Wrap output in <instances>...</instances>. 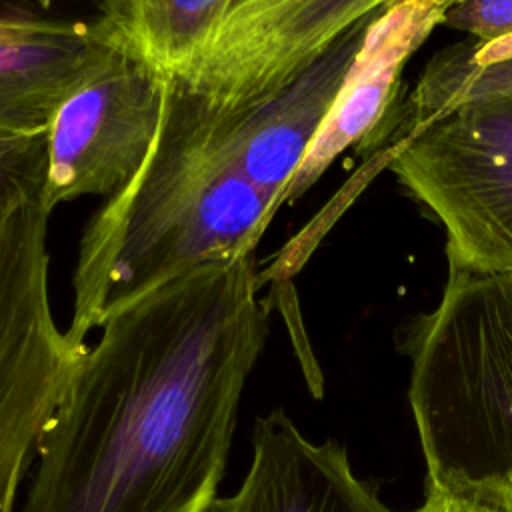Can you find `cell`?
I'll list each match as a JSON object with an SVG mask.
<instances>
[{
  "instance_id": "277c9868",
  "label": "cell",
  "mask_w": 512,
  "mask_h": 512,
  "mask_svg": "<svg viewBox=\"0 0 512 512\" xmlns=\"http://www.w3.org/2000/svg\"><path fill=\"white\" fill-rule=\"evenodd\" d=\"M40 192H24L0 224V512H14L40 436L88 348L74 344L52 314V212Z\"/></svg>"
},
{
  "instance_id": "30bf717a",
  "label": "cell",
  "mask_w": 512,
  "mask_h": 512,
  "mask_svg": "<svg viewBox=\"0 0 512 512\" xmlns=\"http://www.w3.org/2000/svg\"><path fill=\"white\" fill-rule=\"evenodd\" d=\"M444 10L432 0H398L368 26L340 92L288 182L280 206L298 200L350 146L376 132L392 104L400 70L442 24Z\"/></svg>"
},
{
  "instance_id": "7c38bea8",
  "label": "cell",
  "mask_w": 512,
  "mask_h": 512,
  "mask_svg": "<svg viewBox=\"0 0 512 512\" xmlns=\"http://www.w3.org/2000/svg\"><path fill=\"white\" fill-rule=\"evenodd\" d=\"M236 0H108L106 40L156 70L182 76Z\"/></svg>"
},
{
  "instance_id": "ffe728a7",
  "label": "cell",
  "mask_w": 512,
  "mask_h": 512,
  "mask_svg": "<svg viewBox=\"0 0 512 512\" xmlns=\"http://www.w3.org/2000/svg\"><path fill=\"white\" fill-rule=\"evenodd\" d=\"M240 2H246V0H236V2H234V4H232V8H234V6H238V4H240ZM232 8H230V10H232ZM230 10H228V12H230Z\"/></svg>"
},
{
  "instance_id": "ac0fdd59",
  "label": "cell",
  "mask_w": 512,
  "mask_h": 512,
  "mask_svg": "<svg viewBox=\"0 0 512 512\" xmlns=\"http://www.w3.org/2000/svg\"><path fill=\"white\" fill-rule=\"evenodd\" d=\"M42 134H44V132H42ZM36 136H40V134H36ZM36 136H18V138H4V136H0V158L12 154V152H16V150H20V148L26 146L28 142H32Z\"/></svg>"
},
{
  "instance_id": "e0dca14e",
  "label": "cell",
  "mask_w": 512,
  "mask_h": 512,
  "mask_svg": "<svg viewBox=\"0 0 512 512\" xmlns=\"http://www.w3.org/2000/svg\"><path fill=\"white\" fill-rule=\"evenodd\" d=\"M468 56L474 64L478 66H486V64H494L500 60H508L512 58V34L498 38V40H490V42H468Z\"/></svg>"
},
{
  "instance_id": "8fae6325",
  "label": "cell",
  "mask_w": 512,
  "mask_h": 512,
  "mask_svg": "<svg viewBox=\"0 0 512 512\" xmlns=\"http://www.w3.org/2000/svg\"><path fill=\"white\" fill-rule=\"evenodd\" d=\"M114 50L100 24L0 22V136H36Z\"/></svg>"
},
{
  "instance_id": "5b68a950",
  "label": "cell",
  "mask_w": 512,
  "mask_h": 512,
  "mask_svg": "<svg viewBox=\"0 0 512 512\" xmlns=\"http://www.w3.org/2000/svg\"><path fill=\"white\" fill-rule=\"evenodd\" d=\"M388 168L440 222L448 264L512 274V90L430 118Z\"/></svg>"
},
{
  "instance_id": "9c48e42d",
  "label": "cell",
  "mask_w": 512,
  "mask_h": 512,
  "mask_svg": "<svg viewBox=\"0 0 512 512\" xmlns=\"http://www.w3.org/2000/svg\"><path fill=\"white\" fill-rule=\"evenodd\" d=\"M210 512H394L362 480L342 444L314 442L276 408L252 428V460L232 496Z\"/></svg>"
},
{
  "instance_id": "d6986e66",
  "label": "cell",
  "mask_w": 512,
  "mask_h": 512,
  "mask_svg": "<svg viewBox=\"0 0 512 512\" xmlns=\"http://www.w3.org/2000/svg\"><path fill=\"white\" fill-rule=\"evenodd\" d=\"M432 2H436V4H440V6H442V8H446V6H448V4H452V2H454V0H432Z\"/></svg>"
},
{
  "instance_id": "7a4b0ae2",
  "label": "cell",
  "mask_w": 512,
  "mask_h": 512,
  "mask_svg": "<svg viewBox=\"0 0 512 512\" xmlns=\"http://www.w3.org/2000/svg\"><path fill=\"white\" fill-rule=\"evenodd\" d=\"M276 212L244 174L218 116L170 76L148 156L84 226L66 336L86 346L88 332L160 284L254 254Z\"/></svg>"
},
{
  "instance_id": "44dd1931",
  "label": "cell",
  "mask_w": 512,
  "mask_h": 512,
  "mask_svg": "<svg viewBox=\"0 0 512 512\" xmlns=\"http://www.w3.org/2000/svg\"><path fill=\"white\" fill-rule=\"evenodd\" d=\"M510 276H512V274H510Z\"/></svg>"
},
{
  "instance_id": "52a82bcc",
  "label": "cell",
  "mask_w": 512,
  "mask_h": 512,
  "mask_svg": "<svg viewBox=\"0 0 512 512\" xmlns=\"http://www.w3.org/2000/svg\"><path fill=\"white\" fill-rule=\"evenodd\" d=\"M398 0H246L178 76L224 116L276 90L358 22Z\"/></svg>"
},
{
  "instance_id": "5bb4252c",
  "label": "cell",
  "mask_w": 512,
  "mask_h": 512,
  "mask_svg": "<svg viewBox=\"0 0 512 512\" xmlns=\"http://www.w3.org/2000/svg\"><path fill=\"white\" fill-rule=\"evenodd\" d=\"M442 24L468 32L478 42L512 34V0H454L446 6Z\"/></svg>"
},
{
  "instance_id": "2e32d148",
  "label": "cell",
  "mask_w": 512,
  "mask_h": 512,
  "mask_svg": "<svg viewBox=\"0 0 512 512\" xmlns=\"http://www.w3.org/2000/svg\"><path fill=\"white\" fill-rule=\"evenodd\" d=\"M412 512H512V508L482 496L448 494L426 488V498L422 506Z\"/></svg>"
},
{
  "instance_id": "6da1fadb",
  "label": "cell",
  "mask_w": 512,
  "mask_h": 512,
  "mask_svg": "<svg viewBox=\"0 0 512 512\" xmlns=\"http://www.w3.org/2000/svg\"><path fill=\"white\" fill-rule=\"evenodd\" d=\"M260 288L254 252L112 314L40 436L22 512H210L268 336Z\"/></svg>"
},
{
  "instance_id": "4fadbf2b",
  "label": "cell",
  "mask_w": 512,
  "mask_h": 512,
  "mask_svg": "<svg viewBox=\"0 0 512 512\" xmlns=\"http://www.w3.org/2000/svg\"><path fill=\"white\" fill-rule=\"evenodd\" d=\"M108 0H0V22L100 24Z\"/></svg>"
},
{
  "instance_id": "8992f818",
  "label": "cell",
  "mask_w": 512,
  "mask_h": 512,
  "mask_svg": "<svg viewBox=\"0 0 512 512\" xmlns=\"http://www.w3.org/2000/svg\"><path fill=\"white\" fill-rule=\"evenodd\" d=\"M170 74L114 48L64 100L46 130L42 202L108 198L138 172L160 130Z\"/></svg>"
},
{
  "instance_id": "ba28073f",
  "label": "cell",
  "mask_w": 512,
  "mask_h": 512,
  "mask_svg": "<svg viewBox=\"0 0 512 512\" xmlns=\"http://www.w3.org/2000/svg\"><path fill=\"white\" fill-rule=\"evenodd\" d=\"M384 12V10H382ZM358 22L300 74L230 114H216L244 174L276 202L328 116L374 18Z\"/></svg>"
},
{
  "instance_id": "9a60e30c",
  "label": "cell",
  "mask_w": 512,
  "mask_h": 512,
  "mask_svg": "<svg viewBox=\"0 0 512 512\" xmlns=\"http://www.w3.org/2000/svg\"><path fill=\"white\" fill-rule=\"evenodd\" d=\"M46 172V132L20 150L0 158V224L10 206L30 186L44 182Z\"/></svg>"
},
{
  "instance_id": "3957f363",
  "label": "cell",
  "mask_w": 512,
  "mask_h": 512,
  "mask_svg": "<svg viewBox=\"0 0 512 512\" xmlns=\"http://www.w3.org/2000/svg\"><path fill=\"white\" fill-rule=\"evenodd\" d=\"M404 350L426 488L512 508V276L448 264Z\"/></svg>"
}]
</instances>
